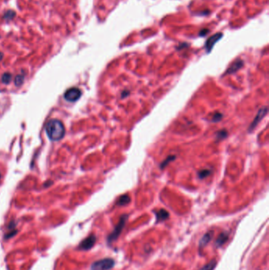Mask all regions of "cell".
Here are the masks:
<instances>
[{
    "mask_svg": "<svg viewBox=\"0 0 269 270\" xmlns=\"http://www.w3.org/2000/svg\"><path fill=\"white\" fill-rule=\"evenodd\" d=\"M212 237V233L211 232V231L210 232L206 233V234L202 237L201 239V242H200V247L202 248V247H204L205 246H206L207 244L209 243V242L211 241Z\"/></svg>",
    "mask_w": 269,
    "mask_h": 270,
    "instance_id": "10",
    "label": "cell"
},
{
    "mask_svg": "<svg viewBox=\"0 0 269 270\" xmlns=\"http://www.w3.org/2000/svg\"><path fill=\"white\" fill-rule=\"evenodd\" d=\"M15 226H16V223L14 221H11L9 224V225H8V228L13 230V229H14Z\"/></svg>",
    "mask_w": 269,
    "mask_h": 270,
    "instance_id": "22",
    "label": "cell"
},
{
    "mask_svg": "<svg viewBox=\"0 0 269 270\" xmlns=\"http://www.w3.org/2000/svg\"><path fill=\"white\" fill-rule=\"evenodd\" d=\"M128 219V215H123L122 216L121 218H120L119 221H118V224L116 225V227H114V231L109 235V236L107 237V243H113L114 241H115L118 238V236L121 234L122 229L125 227V224L126 223V220Z\"/></svg>",
    "mask_w": 269,
    "mask_h": 270,
    "instance_id": "2",
    "label": "cell"
},
{
    "mask_svg": "<svg viewBox=\"0 0 269 270\" xmlns=\"http://www.w3.org/2000/svg\"><path fill=\"white\" fill-rule=\"evenodd\" d=\"M96 241V237L94 235H91L86 239H85L83 241L81 242V243L79 244V249L82 250V251H88L90 250L93 246L95 245Z\"/></svg>",
    "mask_w": 269,
    "mask_h": 270,
    "instance_id": "5",
    "label": "cell"
},
{
    "mask_svg": "<svg viewBox=\"0 0 269 270\" xmlns=\"http://www.w3.org/2000/svg\"><path fill=\"white\" fill-rule=\"evenodd\" d=\"M226 135H227V132L226 131H224V130L216 133V138H217V139H223V138H226Z\"/></svg>",
    "mask_w": 269,
    "mask_h": 270,
    "instance_id": "20",
    "label": "cell"
},
{
    "mask_svg": "<svg viewBox=\"0 0 269 270\" xmlns=\"http://www.w3.org/2000/svg\"><path fill=\"white\" fill-rule=\"evenodd\" d=\"M2 58H3V54H2V52H0V61L2 60Z\"/></svg>",
    "mask_w": 269,
    "mask_h": 270,
    "instance_id": "23",
    "label": "cell"
},
{
    "mask_svg": "<svg viewBox=\"0 0 269 270\" xmlns=\"http://www.w3.org/2000/svg\"><path fill=\"white\" fill-rule=\"evenodd\" d=\"M45 131L52 141H59L64 137L65 127L60 120L53 118L49 120L45 126Z\"/></svg>",
    "mask_w": 269,
    "mask_h": 270,
    "instance_id": "1",
    "label": "cell"
},
{
    "mask_svg": "<svg viewBox=\"0 0 269 270\" xmlns=\"http://www.w3.org/2000/svg\"><path fill=\"white\" fill-rule=\"evenodd\" d=\"M228 238H229L228 233L226 232L221 233V234L219 235L217 239H216V245L217 246V247H221L222 245H223V244L226 243V240L228 239Z\"/></svg>",
    "mask_w": 269,
    "mask_h": 270,
    "instance_id": "9",
    "label": "cell"
},
{
    "mask_svg": "<svg viewBox=\"0 0 269 270\" xmlns=\"http://www.w3.org/2000/svg\"><path fill=\"white\" fill-rule=\"evenodd\" d=\"M211 174V171L208 170V169H204V170L200 171L198 172V176H199L200 179H205V178L208 177L209 175Z\"/></svg>",
    "mask_w": 269,
    "mask_h": 270,
    "instance_id": "16",
    "label": "cell"
},
{
    "mask_svg": "<svg viewBox=\"0 0 269 270\" xmlns=\"http://www.w3.org/2000/svg\"><path fill=\"white\" fill-rule=\"evenodd\" d=\"M175 159V156H168V158H167L166 160H165L163 161V164H161V168H165V167L167 166V165H168V164H169L170 162H171V161H172V160H174Z\"/></svg>",
    "mask_w": 269,
    "mask_h": 270,
    "instance_id": "19",
    "label": "cell"
},
{
    "mask_svg": "<svg viewBox=\"0 0 269 270\" xmlns=\"http://www.w3.org/2000/svg\"><path fill=\"white\" fill-rule=\"evenodd\" d=\"M24 80H25V76L22 75V74H18L15 77L14 79V83L17 86H19L23 83Z\"/></svg>",
    "mask_w": 269,
    "mask_h": 270,
    "instance_id": "17",
    "label": "cell"
},
{
    "mask_svg": "<svg viewBox=\"0 0 269 270\" xmlns=\"http://www.w3.org/2000/svg\"><path fill=\"white\" fill-rule=\"evenodd\" d=\"M17 232H18V230H15V229H13V230H11L10 232L9 233H6L5 235V239H10L11 237H13L14 235H15L17 234Z\"/></svg>",
    "mask_w": 269,
    "mask_h": 270,
    "instance_id": "21",
    "label": "cell"
},
{
    "mask_svg": "<svg viewBox=\"0 0 269 270\" xmlns=\"http://www.w3.org/2000/svg\"><path fill=\"white\" fill-rule=\"evenodd\" d=\"M15 15H16V13H15V11L10 10H7L6 12L5 13V15H4V16H3V18L6 20V21H11V20L14 19V18L15 17Z\"/></svg>",
    "mask_w": 269,
    "mask_h": 270,
    "instance_id": "14",
    "label": "cell"
},
{
    "mask_svg": "<svg viewBox=\"0 0 269 270\" xmlns=\"http://www.w3.org/2000/svg\"><path fill=\"white\" fill-rule=\"evenodd\" d=\"M81 96V91L78 88H71L66 90V93H64V98L66 99L69 102H75Z\"/></svg>",
    "mask_w": 269,
    "mask_h": 270,
    "instance_id": "4",
    "label": "cell"
},
{
    "mask_svg": "<svg viewBox=\"0 0 269 270\" xmlns=\"http://www.w3.org/2000/svg\"><path fill=\"white\" fill-rule=\"evenodd\" d=\"M222 118H223V114H222L221 113L216 112V113H214L213 115H212V120L213 121V122L216 123V122H218V121H220V120L222 119Z\"/></svg>",
    "mask_w": 269,
    "mask_h": 270,
    "instance_id": "18",
    "label": "cell"
},
{
    "mask_svg": "<svg viewBox=\"0 0 269 270\" xmlns=\"http://www.w3.org/2000/svg\"><path fill=\"white\" fill-rule=\"evenodd\" d=\"M218 36H219V35L217 34V35H216V36H212V38H210V39L208 40V42H207V44H206V48L209 52H210V50L212 49V46L214 45V44L216 43V42L218 40V39L219 38V37H218Z\"/></svg>",
    "mask_w": 269,
    "mask_h": 270,
    "instance_id": "12",
    "label": "cell"
},
{
    "mask_svg": "<svg viewBox=\"0 0 269 270\" xmlns=\"http://www.w3.org/2000/svg\"><path fill=\"white\" fill-rule=\"evenodd\" d=\"M216 264H217V262H216V260H212L210 262L206 264L205 266L202 267L200 270H213L214 268H216Z\"/></svg>",
    "mask_w": 269,
    "mask_h": 270,
    "instance_id": "13",
    "label": "cell"
},
{
    "mask_svg": "<svg viewBox=\"0 0 269 270\" xmlns=\"http://www.w3.org/2000/svg\"><path fill=\"white\" fill-rule=\"evenodd\" d=\"M114 265V261L112 258H103L93 263L91 270H110Z\"/></svg>",
    "mask_w": 269,
    "mask_h": 270,
    "instance_id": "3",
    "label": "cell"
},
{
    "mask_svg": "<svg viewBox=\"0 0 269 270\" xmlns=\"http://www.w3.org/2000/svg\"><path fill=\"white\" fill-rule=\"evenodd\" d=\"M130 202V197L127 194L122 195L121 197H118V200L117 201V205L119 206H126Z\"/></svg>",
    "mask_w": 269,
    "mask_h": 270,
    "instance_id": "11",
    "label": "cell"
},
{
    "mask_svg": "<svg viewBox=\"0 0 269 270\" xmlns=\"http://www.w3.org/2000/svg\"><path fill=\"white\" fill-rule=\"evenodd\" d=\"M12 80V74L10 73H4L2 77V81L4 84H9L10 81Z\"/></svg>",
    "mask_w": 269,
    "mask_h": 270,
    "instance_id": "15",
    "label": "cell"
},
{
    "mask_svg": "<svg viewBox=\"0 0 269 270\" xmlns=\"http://www.w3.org/2000/svg\"><path fill=\"white\" fill-rule=\"evenodd\" d=\"M0 177H1V175H0Z\"/></svg>",
    "mask_w": 269,
    "mask_h": 270,
    "instance_id": "24",
    "label": "cell"
},
{
    "mask_svg": "<svg viewBox=\"0 0 269 270\" xmlns=\"http://www.w3.org/2000/svg\"><path fill=\"white\" fill-rule=\"evenodd\" d=\"M267 113V107H266V106L264 107H262V108H260V109L258 111V112H257V115H256V117L254 118V119H253V123H252L251 125H250V127H249V131H253L255 127H257V124L261 121L262 118L265 116Z\"/></svg>",
    "mask_w": 269,
    "mask_h": 270,
    "instance_id": "6",
    "label": "cell"
},
{
    "mask_svg": "<svg viewBox=\"0 0 269 270\" xmlns=\"http://www.w3.org/2000/svg\"><path fill=\"white\" fill-rule=\"evenodd\" d=\"M242 61H241V60H237L236 62H234V63H233V64L231 65V66L229 67V69L227 70H226V74H229V73H234V72H236L237 70H238L242 66Z\"/></svg>",
    "mask_w": 269,
    "mask_h": 270,
    "instance_id": "8",
    "label": "cell"
},
{
    "mask_svg": "<svg viewBox=\"0 0 269 270\" xmlns=\"http://www.w3.org/2000/svg\"><path fill=\"white\" fill-rule=\"evenodd\" d=\"M155 216H156L157 222L164 221L169 217V213L165 209H160L155 213Z\"/></svg>",
    "mask_w": 269,
    "mask_h": 270,
    "instance_id": "7",
    "label": "cell"
}]
</instances>
